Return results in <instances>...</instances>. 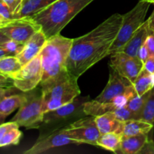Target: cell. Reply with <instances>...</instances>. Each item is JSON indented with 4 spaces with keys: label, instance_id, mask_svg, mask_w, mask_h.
Returning a JSON list of instances; mask_svg holds the SVG:
<instances>
[{
    "label": "cell",
    "instance_id": "cell-1",
    "mask_svg": "<svg viewBox=\"0 0 154 154\" xmlns=\"http://www.w3.org/2000/svg\"><path fill=\"white\" fill-rule=\"evenodd\" d=\"M123 15L114 14L90 32L73 38L66 69L79 78L84 72L108 56L122 25Z\"/></svg>",
    "mask_w": 154,
    "mask_h": 154
},
{
    "label": "cell",
    "instance_id": "cell-2",
    "mask_svg": "<svg viewBox=\"0 0 154 154\" xmlns=\"http://www.w3.org/2000/svg\"><path fill=\"white\" fill-rule=\"evenodd\" d=\"M94 0H57L42 11L32 17L38 24L47 38L60 32L78 13Z\"/></svg>",
    "mask_w": 154,
    "mask_h": 154
},
{
    "label": "cell",
    "instance_id": "cell-3",
    "mask_svg": "<svg viewBox=\"0 0 154 154\" xmlns=\"http://www.w3.org/2000/svg\"><path fill=\"white\" fill-rule=\"evenodd\" d=\"M78 79L65 69L40 83L44 114L69 103L81 95Z\"/></svg>",
    "mask_w": 154,
    "mask_h": 154
},
{
    "label": "cell",
    "instance_id": "cell-4",
    "mask_svg": "<svg viewBox=\"0 0 154 154\" xmlns=\"http://www.w3.org/2000/svg\"><path fill=\"white\" fill-rule=\"evenodd\" d=\"M73 39L66 38L60 34L47 39L40 52L43 77L42 81L54 77L66 69Z\"/></svg>",
    "mask_w": 154,
    "mask_h": 154
},
{
    "label": "cell",
    "instance_id": "cell-5",
    "mask_svg": "<svg viewBox=\"0 0 154 154\" xmlns=\"http://www.w3.org/2000/svg\"><path fill=\"white\" fill-rule=\"evenodd\" d=\"M151 3L141 0L126 14L123 15V21L117 38L111 45L108 55L120 51L135 32L145 22V17Z\"/></svg>",
    "mask_w": 154,
    "mask_h": 154
},
{
    "label": "cell",
    "instance_id": "cell-6",
    "mask_svg": "<svg viewBox=\"0 0 154 154\" xmlns=\"http://www.w3.org/2000/svg\"><path fill=\"white\" fill-rule=\"evenodd\" d=\"M89 100H90L89 96H78L69 103L45 113L42 125L45 126H49L50 127L49 129L45 130V132L51 130L54 126H56L55 129H57L61 127L60 124H65L72 120L75 121L78 119L87 116L84 108L85 103Z\"/></svg>",
    "mask_w": 154,
    "mask_h": 154
},
{
    "label": "cell",
    "instance_id": "cell-7",
    "mask_svg": "<svg viewBox=\"0 0 154 154\" xmlns=\"http://www.w3.org/2000/svg\"><path fill=\"white\" fill-rule=\"evenodd\" d=\"M44 111L41 93H30L27 94L25 102L18 109L11 121L17 123L19 127L26 129H39L43 121Z\"/></svg>",
    "mask_w": 154,
    "mask_h": 154
},
{
    "label": "cell",
    "instance_id": "cell-8",
    "mask_svg": "<svg viewBox=\"0 0 154 154\" xmlns=\"http://www.w3.org/2000/svg\"><path fill=\"white\" fill-rule=\"evenodd\" d=\"M43 77L42 60L40 54L23 65L20 69L10 77L14 87L17 90L28 93L35 90L42 82Z\"/></svg>",
    "mask_w": 154,
    "mask_h": 154
},
{
    "label": "cell",
    "instance_id": "cell-9",
    "mask_svg": "<svg viewBox=\"0 0 154 154\" xmlns=\"http://www.w3.org/2000/svg\"><path fill=\"white\" fill-rule=\"evenodd\" d=\"M66 131L76 144H88L96 145L101 135L93 116L87 115L78 119L66 126Z\"/></svg>",
    "mask_w": 154,
    "mask_h": 154
},
{
    "label": "cell",
    "instance_id": "cell-10",
    "mask_svg": "<svg viewBox=\"0 0 154 154\" xmlns=\"http://www.w3.org/2000/svg\"><path fill=\"white\" fill-rule=\"evenodd\" d=\"M71 144H76L70 138L66 126L44 132L38 138L32 147L24 152L25 154H40L52 148L63 147Z\"/></svg>",
    "mask_w": 154,
    "mask_h": 154
},
{
    "label": "cell",
    "instance_id": "cell-11",
    "mask_svg": "<svg viewBox=\"0 0 154 154\" xmlns=\"http://www.w3.org/2000/svg\"><path fill=\"white\" fill-rule=\"evenodd\" d=\"M40 29V26L31 17L13 19L0 28L9 39L23 44H25Z\"/></svg>",
    "mask_w": 154,
    "mask_h": 154
},
{
    "label": "cell",
    "instance_id": "cell-12",
    "mask_svg": "<svg viewBox=\"0 0 154 154\" xmlns=\"http://www.w3.org/2000/svg\"><path fill=\"white\" fill-rule=\"evenodd\" d=\"M110 67L132 84L144 69V63L138 57H130L119 51L111 54Z\"/></svg>",
    "mask_w": 154,
    "mask_h": 154
},
{
    "label": "cell",
    "instance_id": "cell-13",
    "mask_svg": "<svg viewBox=\"0 0 154 154\" xmlns=\"http://www.w3.org/2000/svg\"><path fill=\"white\" fill-rule=\"evenodd\" d=\"M136 93L133 85H130L124 93L117 96L110 102H99L95 99L89 100L85 103L84 111L87 115L93 116V117L102 115L105 113L111 112L115 111L117 108L126 106L129 99Z\"/></svg>",
    "mask_w": 154,
    "mask_h": 154
},
{
    "label": "cell",
    "instance_id": "cell-14",
    "mask_svg": "<svg viewBox=\"0 0 154 154\" xmlns=\"http://www.w3.org/2000/svg\"><path fill=\"white\" fill-rule=\"evenodd\" d=\"M132 85L127 79L119 75L114 69L110 67L109 79L102 93L95 99L99 102H110L119 95L122 94Z\"/></svg>",
    "mask_w": 154,
    "mask_h": 154
},
{
    "label": "cell",
    "instance_id": "cell-15",
    "mask_svg": "<svg viewBox=\"0 0 154 154\" xmlns=\"http://www.w3.org/2000/svg\"><path fill=\"white\" fill-rule=\"evenodd\" d=\"M47 37L42 29L35 33L25 44L20 53L16 56L22 66L37 57L47 42Z\"/></svg>",
    "mask_w": 154,
    "mask_h": 154
},
{
    "label": "cell",
    "instance_id": "cell-16",
    "mask_svg": "<svg viewBox=\"0 0 154 154\" xmlns=\"http://www.w3.org/2000/svg\"><path fill=\"white\" fill-rule=\"evenodd\" d=\"M149 35V27L147 20H146L139 29L135 32L126 45L120 51L133 57H138V53L141 47L145 43ZM119 52V51H118Z\"/></svg>",
    "mask_w": 154,
    "mask_h": 154
},
{
    "label": "cell",
    "instance_id": "cell-17",
    "mask_svg": "<svg viewBox=\"0 0 154 154\" xmlns=\"http://www.w3.org/2000/svg\"><path fill=\"white\" fill-rule=\"evenodd\" d=\"M57 0H23L14 14V19L32 17L48 8Z\"/></svg>",
    "mask_w": 154,
    "mask_h": 154
},
{
    "label": "cell",
    "instance_id": "cell-18",
    "mask_svg": "<svg viewBox=\"0 0 154 154\" xmlns=\"http://www.w3.org/2000/svg\"><path fill=\"white\" fill-rule=\"evenodd\" d=\"M95 118L101 134L108 132H114L120 135L123 134L124 122L117 120L113 111L96 116Z\"/></svg>",
    "mask_w": 154,
    "mask_h": 154
},
{
    "label": "cell",
    "instance_id": "cell-19",
    "mask_svg": "<svg viewBox=\"0 0 154 154\" xmlns=\"http://www.w3.org/2000/svg\"><path fill=\"white\" fill-rule=\"evenodd\" d=\"M27 98V94L7 95L0 100V123L14 112L23 105Z\"/></svg>",
    "mask_w": 154,
    "mask_h": 154
},
{
    "label": "cell",
    "instance_id": "cell-20",
    "mask_svg": "<svg viewBox=\"0 0 154 154\" xmlns=\"http://www.w3.org/2000/svg\"><path fill=\"white\" fill-rule=\"evenodd\" d=\"M148 138V134H141L134 136L122 135L120 153L123 154H138Z\"/></svg>",
    "mask_w": 154,
    "mask_h": 154
},
{
    "label": "cell",
    "instance_id": "cell-21",
    "mask_svg": "<svg viewBox=\"0 0 154 154\" xmlns=\"http://www.w3.org/2000/svg\"><path fill=\"white\" fill-rule=\"evenodd\" d=\"M154 125L143 120H130L124 122L122 135L134 136L141 134H149Z\"/></svg>",
    "mask_w": 154,
    "mask_h": 154
},
{
    "label": "cell",
    "instance_id": "cell-22",
    "mask_svg": "<svg viewBox=\"0 0 154 154\" xmlns=\"http://www.w3.org/2000/svg\"><path fill=\"white\" fill-rule=\"evenodd\" d=\"M122 135L114 132L101 134L96 142V146L114 153H120Z\"/></svg>",
    "mask_w": 154,
    "mask_h": 154
},
{
    "label": "cell",
    "instance_id": "cell-23",
    "mask_svg": "<svg viewBox=\"0 0 154 154\" xmlns=\"http://www.w3.org/2000/svg\"><path fill=\"white\" fill-rule=\"evenodd\" d=\"M22 66L16 56L8 55L0 58V74L8 78L18 72Z\"/></svg>",
    "mask_w": 154,
    "mask_h": 154
},
{
    "label": "cell",
    "instance_id": "cell-24",
    "mask_svg": "<svg viewBox=\"0 0 154 154\" xmlns=\"http://www.w3.org/2000/svg\"><path fill=\"white\" fill-rule=\"evenodd\" d=\"M137 94L139 96L145 94L153 88L152 75L144 69H142L141 73L137 77L135 82L132 84Z\"/></svg>",
    "mask_w": 154,
    "mask_h": 154
},
{
    "label": "cell",
    "instance_id": "cell-25",
    "mask_svg": "<svg viewBox=\"0 0 154 154\" xmlns=\"http://www.w3.org/2000/svg\"><path fill=\"white\" fill-rule=\"evenodd\" d=\"M150 91L146 93L142 96H139L136 93L134 96H132L128 102L126 106L135 114L138 120H141V114L144 110V105H145L147 99L148 98Z\"/></svg>",
    "mask_w": 154,
    "mask_h": 154
},
{
    "label": "cell",
    "instance_id": "cell-26",
    "mask_svg": "<svg viewBox=\"0 0 154 154\" xmlns=\"http://www.w3.org/2000/svg\"><path fill=\"white\" fill-rule=\"evenodd\" d=\"M141 120L154 125V87L150 91V94L141 114Z\"/></svg>",
    "mask_w": 154,
    "mask_h": 154
},
{
    "label": "cell",
    "instance_id": "cell-27",
    "mask_svg": "<svg viewBox=\"0 0 154 154\" xmlns=\"http://www.w3.org/2000/svg\"><path fill=\"white\" fill-rule=\"evenodd\" d=\"M19 128L20 127L12 128L6 132L0 143V147L9 145H16L19 144L21 137H22V132L20 130H19Z\"/></svg>",
    "mask_w": 154,
    "mask_h": 154
},
{
    "label": "cell",
    "instance_id": "cell-28",
    "mask_svg": "<svg viewBox=\"0 0 154 154\" xmlns=\"http://www.w3.org/2000/svg\"><path fill=\"white\" fill-rule=\"evenodd\" d=\"M113 112H114L116 118L120 121L125 122L130 120H138L135 114L126 105L117 108Z\"/></svg>",
    "mask_w": 154,
    "mask_h": 154
},
{
    "label": "cell",
    "instance_id": "cell-29",
    "mask_svg": "<svg viewBox=\"0 0 154 154\" xmlns=\"http://www.w3.org/2000/svg\"><path fill=\"white\" fill-rule=\"evenodd\" d=\"M23 46L24 44L20 43V42H16V41L9 39L8 41L5 42L0 47L4 48L10 55L17 56L19 53H20V51L23 48Z\"/></svg>",
    "mask_w": 154,
    "mask_h": 154
},
{
    "label": "cell",
    "instance_id": "cell-30",
    "mask_svg": "<svg viewBox=\"0 0 154 154\" xmlns=\"http://www.w3.org/2000/svg\"><path fill=\"white\" fill-rule=\"evenodd\" d=\"M0 14L5 17L6 19H14L13 13L9 8L8 6L7 5V4L5 2L4 0H0Z\"/></svg>",
    "mask_w": 154,
    "mask_h": 154
},
{
    "label": "cell",
    "instance_id": "cell-31",
    "mask_svg": "<svg viewBox=\"0 0 154 154\" xmlns=\"http://www.w3.org/2000/svg\"><path fill=\"white\" fill-rule=\"evenodd\" d=\"M14 127H19L17 125L16 123L14 122H8V123H0V143H1L3 137L5 135L6 132L9 130V129H12Z\"/></svg>",
    "mask_w": 154,
    "mask_h": 154
},
{
    "label": "cell",
    "instance_id": "cell-32",
    "mask_svg": "<svg viewBox=\"0 0 154 154\" xmlns=\"http://www.w3.org/2000/svg\"><path fill=\"white\" fill-rule=\"evenodd\" d=\"M138 154H154V141L152 138H148Z\"/></svg>",
    "mask_w": 154,
    "mask_h": 154
},
{
    "label": "cell",
    "instance_id": "cell-33",
    "mask_svg": "<svg viewBox=\"0 0 154 154\" xmlns=\"http://www.w3.org/2000/svg\"><path fill=\"white\" fill-rule=\"evenodd\" d=\"M145 45L148 49L150 57H154V34L149 29V35L146 39Z\"/></svg>",
    "mask_w": 154,
    "mask_h": 154
},
{
    "label": "cell",
    "instance_id": "cell-34",
    "mask_svg": "<svg viewBox=\"0 0 154 154\" xmlns=\"http://www.w3.org/2000/svg\"><path fill=\"white\" fill-rule=\"evenodd\" d=\"M149 57H150V54H149L148 49L144 43L139 49V51L138 53V58L144 64V63L148 60Z\"/></svg>",
    "mask_w": 154,
    "mask_h": 154
},
{
    "label": "cell",
    "instance_id": "cell-35",
    "mask_svg": "<svg viewBox=\"0 0 154 154\" xmlns=\"http://www.w3.org/2000/svg\"><path fill=\"white\" fill-rule=\"evenodd\" d=\"M4 2L7 4V5L9 7V8L11 9V12L13 13L14 17V14L16 11L17 9L19 8V6L20 5L23 0H4Z\"/></svg>",
    "mask_w": 154,
    "mask_h": 154
},
{
    "label": "cell",
    "instance_id": "cell-36",
    "mask_svg": "<svg viewBox=\"0 0 154 154\" xmlns=\"http://www.w3.org/2000/svg\"><path fill=\"white\" fill-rule=\"evenodd\" d=\"M0 87H14L13 81L10 78L0 74Z\"/></svg>",
    "mask_w": 154,
    "mask_h": 154
},
{
    "label": "cell",
    "instance_id": "cell-37",
    "mask_svg": "<svg viewBox=\"0 0 154 154\" xmlns=\"http://www.w3.org/2000/svg\"><path fill=\"white\" fill-rule=\"evenodd\" d=\"M144 69L149 73H154V57H150L148 60L144 63Z\"/></svg>",
    "mask_w": 154,
    "mask_h": 154
},
{
    "label": "cell",
    "instance_id": "cell-38",
    "mask_svg": "<svg viewBox=\"0 0 154 154\" xmlns=\"http://www.w3.org/2000/svg\"><path fill=\"white\" fill-rule=\"evenodd\" d=\"M147 23H148L149 29L154 34V11L150 16V17L148 18V20H147Z\"/></svg>",
    "mask_w": 154,
    "mask_h": 154
},
{
    "label": "cell",
    "instance_id": "cell-39",
    "mask_svg": "<svg viewBox=\"0 0 154 154\" xmlns=\"http://www.w3.org/2000/svg\"><path fill=\"white\" fill-rule=\"evenodd\" d=\"M11 87H0V100H1L2 98H4L5 96L8 95L9 92H10L11 90Z\"/></svg>",
    "mask_w": 154,
    "mask_h": 154
},
{
    "label": "cell",
    "instance_id": "cell-40",
    "mask_svg": "<svg viewBox=\"0 0 154 154\" xmlns=\"http://www.w3.org/2000/svg\"><path fill=\"white\" fill-rule=\"evenodd\" d=\"M8 40H9L7 36H6L5 35L4 33L0 30V46Z\"/></svg>",
    "mask_w": 154,
    "mask_h": 154
},
{
    "label": "cell",
    "instance_id": "cell-41",
    "mask_svg": "<svg viewBox=\"0 0 154 154\" xmlns=\"http://www.w3.org/2000/svg\"><path fill=\"white\" fill-rule=\"evenodd\" d=\"M11 20L6 19L5 17H4L2 16V15L0 14V28H1V27H2L3 26L5 25V24H7L8 22H10Z\"/></svg>",
    "mask_w": 154,
    "mask_h": 154
},
{
    "label": "cell",
    "instance_id": "cell-42",
    "mask_svg": "<svg viewBox=\"0 0 154 154\" xmlns=\"http://www.w3.org/2000/svg\"><path fill=\"white\" fill-rule=\"evenodd\" d=\"M8 55H10L4 48H2V47H0V58L2 57H5V56H8Z\"/></svg>",
    "mask_w": 154,
    "mask_h": 154
},
{
    "label": "cell",
    "instance_id": "cell-43",
    "mask_svg": "<svg viewBox=\"0 0 154 154\" xmlns=\"http://www.w3.org/2000/svg\"><path fill=\"white\" fill-rule=\"evenodd\" d=\"M151 75H152V81H153V87H154V73L151 74Z\"/></svg>",
    "mask_w": 154,
    "mask_h": 154
},
{
    "label": "cell",
    "instance_id": "cell-44",
    "mask_svg": "<svg viewBox=\"0 0 154 154\" xmlns=\"http://www.w3.org/2000/svg\"><path fill=\"white\" fill-rule=\"evenodd\" d=\"M146 1L149 2H150V3H153L154 4V0H146Z\"/></svg>",
    "mask_w": 154,
    "mask_h": 154
}]
</instances>
